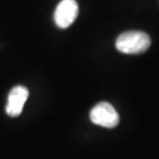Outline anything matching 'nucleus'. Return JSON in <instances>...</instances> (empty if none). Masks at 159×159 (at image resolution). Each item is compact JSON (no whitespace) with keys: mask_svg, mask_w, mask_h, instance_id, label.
I'll return each instance as SVG.
<instances>
[{"mask_svg":"<svg viewBox=\"0 0 159 159\" xmlns=\"http://www.w3.org/2000/svg\"><path fill=\"white\" fill-rule=\"evenodd\" d=\"M90 118L93 124L102 127L112 129L116 127L119 123V114L116 111V108L106 102H102L97 104L91 110Z\"/></svg>","mask_w":159,"mask_h":159,"instance_id":"obj_2","label":"nucleus"},{"mask_svg":"<svg viewBox=\"0 0 159 159\" xmlns=\"http://www.w3.org/2000/svg\"><path fill=\"white\" fill-rule=\"evenodd\" d=\"M79 7L75 0H61L54 12V23L60 29H67L78 17Z\"/></svg>","mask_w":159,"mask_h":159,"instance_id":"obj_3","label":"nucleus"},{"mask_svg":"<svg viewBox=\"0 0 159 159\" xmlns=\"http://www.w3.org/2000/svg\"><path fill=\"white\" fill-rule=\"evenodd\" d=\"M29 98V90L25 86L13 87L8 94V102L6 106V112L11 117H18L21 113L25 102Z\"/></svg>","mask_w":159,"mask_h":159,"instance_id":"obj_4","label":"nucleus"},{"mask_svg":"<svg viewBox=\"0 0 159 159\" xmlns=\"http://www.w3.org/2000/svg\"><path fill=\"white\" fill-rule=\"evenodd\" d=\"M151 45V38L142 31H127L116 40L117 50L125 54H140L146 52Z\"/></svg>","mask_w":159,"mask_h":159,"instance_id":"obj_1","label":"nucleus"}]
</instances>
